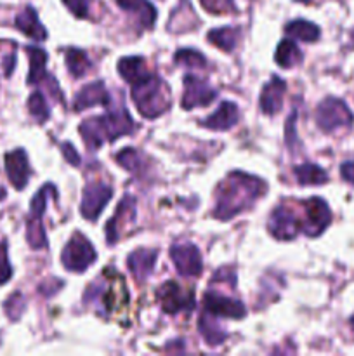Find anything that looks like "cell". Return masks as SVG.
I'll use <instances>...</instances> for the list:
<instances>
[{
	"label": "cell",
	"mask_w": 354,
	"mask_h": 356,
	"mask_svg": "<svg viewBox=\"0 0 354 356\" xmlns=\"http://www.w3.org/2000/svg\"><path fill=\"white\" fill-rule=\"evenodd\" d=\"M266 191V183L250 174L231 172L217 188V204L214 216L222 221L245 211Z\"/></svg>",
	"instance_id": "6da1fadb"
},
{
	"label": "cell",
	"mask_w": 354,
	"mask_h": 356,
	"mask_svg": "<svg viewBox=\"0 0 354 356\" xmlns=\"http://www.w3.org/2000/svg\"><path fill=\"white\" fill-rule=\"evenodd\" d=\"M134 129V120L121 103V106L113 108L110 113L87 118L80 125V134L89 148H99L106 141H115L120 136L130 134Z\"/></svg>",
	"instance_id": "7a4b0ae2"
},
{
	"label": "cell",
	"mask_w": 354,
	"mask_h": 356,
	"mask_svg": "<svg viewBox=\"0 0 354 356\" xmlns=\"http://www.w3.org/2000/svg\"><path fill=\"white\" fill-rule=\"evenodd\" d=\"M132 99L139 113L146 118H156L169 110L170 92L167 83L155 75L132 86Z\"/></svg>",
	"instance_id": "3957f363"
},
{
	"label": "cell",
	"mask_w": 354,
	"mask_h": 356,
	"mask_svg": "<svg viewBox=\"0 0 354 356\" xmlns=\"http://www.w3.org/2000/svg\"><path fill=\"white\" fill-rule=\"evenodd\" d=\"M354 115L347 108V104L342 99L337 97H326L319 103L316 110V122L319 129L325 132H333L340 127H349L353 125Z\"/></svg>",
	"instance_id": "277c9868"
},
{
	"label": "cell",
	"mask_w": 354,
	"mask_h": 356,
	"mask_svg": "<svg viewBox=\"0 0 354 356\" xmlns=\"http://www.w3.org/2000/svg\"><path fill=\"white\" fill-rule=\"evenodd\" d=\"M97 254L96 249L92 247V243L85 238L80 233L69 238V242L66 243L65 250H62V266L69 271H75V273H82L85 271L90 264L96 261Z\"/></svg>",
	"instance_id": "5b68a950"
},
{
	"label": "cell",
	"mask_w": 354,
	"mask_h": 356,
	"mask_svg": "<svg viewBox=\"0 0 354 356\" xmlns=\"http://www.w3.org/2000/svg\"><path fill=\"white\" fill-rule=\"evenodd\" d=\"M158 301L162 305L163 312L169 313V315L180 312H191L194 308V291L170 280L160 287Z\"/></svg>",
	"instance_id": "8992f818"
},
{
	"label": "cell",
	"mask_w": 354,
	"mask_h": 356,
	"mask_svg": "<svg viewBox=\"0 0 354 356\" xmlns=\"http://www.w3.org/2000/svg\"><path fill=\"white\" fill-rule=\"evenodd\" d=\"M135 198L132 195H125L118 204L113 218L106 225V238L113 245L124 236V233L135 222Z\"/></svg>",
	"instance_id": "52a82bcc"
},
{
	"label": "cell",
	"mask_w": 354,
	"mask_h": 356,
	"mask_svg": "<svg viewBox=\"0 0 354 356\" xmlns=\"http://www.w3.org/2000/svg\"><path fill=\"white\" fill-rule=\"evenodd\" d=\"M217 97V90L205 79L196 75L184 76V94L180 104L184 110H191L196 106H207Z\"/></svg>",
	"instance_id": "ba28073f"
},
{
	"label": "cell",
	"mask_w": 354,
	"mask_h": 356,
	"mask_svg": "<svg viewBox=\"0 0 354 356\" xmlns=\"http://www.w3.org/2000/svg\"><path fill=\"white\" fill-rule=\"evenodd\" d=\"M305 216L302 219V232L307 236H318L328 228L332 221V212L323 198H309L304 202Z\"/></svg>",
	"instance_id": "9c48e42d"
},
{
	"label": "cell",
	"mask_w": 354,
	"mask_h": 356,
	"mask_svg": "<svg viewBox=\"0 0 354 356\" xmlns=\"http://www.w3.org/2000/svg\"><path fill=\"white\" fill-rule=\"evenodd\" d=\"M170 259L183 277H198L203 271L201 254L193 243H174L170 247Z\"/></svg>",
	"instance_id": "30bf717a"
},
{
	"label": "cell",
	"mask_w": 354,
	"mask_h": 356,
	"mask_svg": "<svg viewBox=\"0 0 354 356\" xmlns=\"http://www.w3.org/2000/svg\"><path fill=\"white\" fill-rule=\"evenodd\" d=\"M113 197V190L104 183H90L87 184L82 195V205H80V212L89 221H96L110 198Z\"/></svg>",
	"instance_id": "8fae6325"
},
{
	"label": "cell",
	"mask_w": 354,
	"mask_h": 356,
	"mask_svg": "<svg viewBox=\"0 0 354 356\" xmlns=\"http://www.w3.org/2000/svg\"><path fill=\"white\" fill-rule=\"evenodd\" d=\"M267 229L276 240H292L302 229V221L288 207L274 209L267 221Z\"/></svg>",
	"instance_id": "7c38bea8"
},
{
	"label": "cell",
	"mask_w": 354,
	"mask_h": 356,
	"mask_svg": "<svg viewBox=\"0 0 354 356\" xmlns=\"http://www.w3.org/2000/svg\"><path fill=\"white\" fill-rule=\"evenodd\" d=\"M203 308L205 312L214 315L215 318H235L239 320L246 315V308L239 301L226 296L217 294V292H207L203 296Z\"/></svg>",
	"instance_id": "4fadbf2b"
},
{
	"label": "cell",
	"mask_w": 354,
	"mask_h": 356,
	"mask_svg": "<svg viewBox=\"0 0 354 356\" xmlns=\"http://www.w3.org/2000/svg\"><path fill=\"white\" fill-rule=\"evenodd\" d=\"M6 172L9 181L16 190H23L30 179V163H28L26 152L21 148L14 149V152L7 153L6 155Z\"/></svg>",
	"instance_id": "5bb4252c"
},
{
	"label": "cell",
	"mask_w": 354,
	"mask_h": 356,
	"mask_svg": "<svg viewBox=\"0 0 354 356\" xmlns=\"http://www.w3.org/2000/svg\"><path fill=\"white\" fill-rule=\"evenodd\" d=\"M73 106L76 111L87 110L92 106H110V94L103 82L87 83L82 90L75 96Z\"/></svg>",
	"instance_id": "9a60e30c"
},
{
	"label": "cell",
	"mask_w": 354,
	"mask_h": 356,
	"mask_svg": "<svg viewBox=\"0 0 354 356\" xmlns=\"http://www.w3.org/2000/svg\"><path fill=\"white\" fill-rule=\"evenodd\" d=\"M285 90H287V82L280 76H273L269 82L264 86L260 92V110L266 115H274L283 106Z\"/></svg>",
	"instance_id": "2e32d148"
},
{
	"label": "cell",
	"mask_w": 354,
	"mask_h": 356,
	"mask_svg": "<svg viewBox=\"0 0 354 356\" xmlns=\"http://www.w3.org/2000/svg\"><path fill=\"white\" fill-rule=\"evenodd\" d=\"M158 252L153 249H137L128 256L127 266L137 282H144L151 275Z\"/></svg>",
	"instance_id": "e0dca14e"
},
{
	"label": "cell",
	"mask_w": 354,
	"mask_h": 356,
	"mask_svg": "<svg viewBox=\"0 0 354 356\" xmlns=\"http://www.w3.org/2000/svg\"><path fill=\"white\" fill-rule=\"evenodd\" d=\"M238 106H236L235 103L224 101V103L217 108L215 113H212L210 117L205 118L203 127L210 129V131H228V129H231L233 125L238 122Z\"/></svg>",
	"instance_id": "ac0fdd59"
},
{
	"label": "cell",
	"mask_w": 354,
	"mask_h": 356,
	"mask_svg": "<svg viewBox=\"0 0 354 356\" xmlns=\"http://www.w3.org/2000/svg\"><path fill=\"white\" fill-rule=\"evenodd\" d=\"M16 28L24 33L26 37L33 38V40H45L47 38V30L42 26L40 19H38L37 13L31 6L24 7L19 14L16 16Z\"/></svg>",
	"instance_id": "d6986e66"
},
{
	"label": "cell",
	"mask_w": 354,
	"mask_h": 356,
	"mask_svg": "<svg viewBox=\"0 0 354 356\" xmlns=\"http://www.w3.org/2000/svg\"><path fill=\"white\" fill-rule=\"evenodd\" d=\"M118 6L135 16L142 28H153L156 21V9L149 0H117Z\"/></svg>",
	"instance_id": "ffe728a7"
},
{
	"label": "cell",
	"mask_w": 354,
	"mask_h": 356,
	"mask_svg": "<svg viewBox=\"0 0 354 356\" xmlns=\"http://www.w3.org/2000/svg\"><path fill=\"white\" fill-rule=\"evenodd\" d=\"M118 72L132 86L151 75L148 65H146V59L141 58V56H128V58L120 59L118 61Z\"/></svg>",
	"instance_id": "44dd1931"
},
{
	"label": "cell",
	"mask_w": 354,
	"mask_h": 356,
	"mask_svg": "<svg viewBox=\"0 0 354 356\" xmlns=\"http://www.w3.org/2000/svg\"><path fill=\"white\" fill-rule=\"evenodd\" d=\"M26 54L28 59H30V73H28L26 82L30 83V86L42 83L45 76L49 75L47 70H45V65H47V54H45L44 49L35 47V45H28Z\"/></svg>",
	"instance_id": "7402d4cb"
},
{
	"label": "cell",
	"mask_w": 354,
	"mask_h": 356,
	"mask_svg": "<svg viewBox=\"0 0 354 356\" xmlns=\"http://www.w3.org/2000/svg\"><path fill=\"white\" fill-rule=\"evenodd\" d=\"M198 329H200L201 336H203V339L207 341V344H210V346H219V344L224 343L226 337H228L224 330L219 327L215 316L207 312H205L203 315L200 316V320H198Z\"/></svg>",
	"instance_id": "603a6c76"
},
{
	"label": "cell",
	"mask_w": 354,
	"mask_h": 356,
	"mask_svg": "<svg viewBox=\"0 0 354 356\" xmlns=\"http://www.w3.org/2000/svg\"><path fill=\"white\" fill-rule=\"evenodd\" d=\"M274 59L281 68H294L302 61V52L292 38H285L278 44Z\"/></svg>",
	"instance_id": "cb8c5ba5"
},
{
	"label": "cell",
	"mask_w": 354,
	"mask_h": 356,
	"mask_svg": "<svg viewBox=\"0 0 354 356\" xmlns=\"http://www.w3.org/2000/svg\"><path fill=\"white\" fill-rule=\"evenodd\" d=\"M238 38H239V30L238 28H231V26L215 28V30L208 31L207 35V40L210 42V44H214L215 47L222 49V51L226 52H231L233 49L236 47Z\"/></svg>",
	"instance_id": "d4e9b609"
},
{
	"label": "cell",
	"mask_w": 354,
	"mask_h": 356,
	"mask_svg": "<svg viewBox=\"0 0 354 356\" xmlns=\"http://www.w3.org/2000/svg\"><path fill=\"white\" fill-rule=\"evenodd\" d=\"M285 33L290 38H297L302 42H316L321 31L314 23H309L305 19H295L285 26Z\"/></svg>",
	"instance_id": "484cf974"
},
{
	"label": "cell",
	"mask_w": 354,
	"mask_h": 356,
	"mask_svg": "<svg viewBox=\"0 0 354 356\" xmlns=\"http://www.w3.org/2000/svg\"><path fill=\"white\" fill-rule=\"evenodd\" d=\"M294 174L298 183L304 184V186H309V184L318 186V184H325L328 181V174L316 163H302V165L295 167Z\"/></svg>",
	"instance_id": "4316f807"
},
{
	"label": "cell",
	"mask_w": 354,
	"mask_h": 356,
	"mask_svg": "<svg viewBox=\"0 0 354 356\" xmlns=\"http://www.w3.org/2000/svg\"><path fill=\"white\" fill-rule=\"evenodd\" d=\"M66 66H68V72L78 79L92 68V63L87 58L85 52L80 51V49H68L66 51Z\"/></svg>",
	"instance_id": "83f0119b"
},
{
	"label": "cell",
	"mask_w": 354,
	"mask_h": 356,
	"mask_svg": "<svg viewBox=\"0 0 354 356\" xmlns=\"http://www.w3.org/2000/svg\"><path fill=\"white\" fill-rule=\"evenodd\" d=\"M26 240L28 245L33 250L45 249L47 247V236H45L44 225H42V219H30L26 221Z\"/></svg>",
	"instance_id": "f1b7e54d"
},
{
	"label": "cell",
	"mask_w": 354,
	"mask_h": 356,
	"mask_svg": "<svg viewBox=\"0 0 354 356\" xmlns=\"http://www.w3.org/2000/svg\"><path fill=\"white\" fill-rule=\"evenodd\" d=\"M47 197H56V188L52 184H45L38 190V193L35 195L33 200L30 205V219H42L44 218V212L47 209Z\"/></svg>",
	"instance_id": "f546056e"
},
{
	"label": "cell",
	"mask_w": 354,
	"mask_h": 356,
	"mask_svg": "<svg viewBox=\"0 0 354 356\" xmlns=\"http://www.w3.org/2000/svg\"><path fill=\"white\" fill-rule=\"evenodd\" d=\"M28 111H30L31 117L37 122L44 124L51 117V110H49L47 103H45V97L40 90H35L30 97H28Z\"/></svg>",
	"instance_id": "4dcf8cb0"
},
{
	"label": "cell",
	"mask_w": 354,
	"mask_h": 356,
	"mask_svg": "<svg viewBox=\"0 0 354 356\" xmlns=\"http://www.w3.org/2000/svg\"><path fill=\"white\" fill-rule=\"evenodd\" d=\"M174 61L180 66H191V68H205L207 66V59L201 52L194 51V49H180L176 56Z\"/></svg>",
	"instance_id": "1f68e13d"
},
{
	"label": "cell",
	"mask_w": 354,
	"mask_h": 356,
	"mask_svg": "<svg viewBox=\"0 0 354 356\" xmlns=\"http://www.w3.org/2000/svg\"><path fill=\"white\" fill-rule=\"evenodd\" d=\"M117 162L120 163L124 169H127L128 172H139L142 167L141 156H139V153L132 148L121 149L117 155Z\"/></svg>",
	"instance_id": "d6a6232c"
},
{
	"label": "cell",
	"mask_w": 354,
	"mask_h": 356,
	"mask_svg": "<svg viewBox=\"0 0 354 356\" xmlns=\"http://www.w3.org/2000/svg\"><path fill=\"white\" fill-rule=\"evenodd\" d=\"M24 306H26L24 298L19 294V292H16V294H12L9 299H7L3 308H6L7 316H9L10 320H17L21 316V313L24 312Z\"/></svg>",
	"instance_id": "836d02e7"
},
{
	"label": "cell",
	"mask_w": 354,
	"mask_h": 356,
	"mask_svg": "<svg viewBox=\"0 0 354 356\" xmlns=\"http://www.w3.org/2000/svg\"><path fill=\"white\" fill-rule=\"evenodd\" d=\"M12 277V266L9 263V256H7V242L2 240L0 242V285L7 284Z\"/></svg>",
	"instance_id": "e575fe53"
},
{
	"label": "cell",
	"mask_w": 354,
	"mask_h": 356,
	"mask_svg": "<svg viewBox=\"0 0 354 356\" xmlns=\"http://www.w3.org/2000/svg\"><path fill=\"white\" fill-rule=\"evenodd\" d=\"M201 6L214 14H224L231 13L235 9V0H200Z\"/></svg>",
	"instance_id": "d590c367"
},
{
	"label": "cell",
	"mask_w": 354,
	"mask_h": 356,
	"mask_svg": "<svg viewBox=\"0 0 354 356\" xmlns=\"http://www.w3.org/2000/svg\"><path fill=\"white\" fill-rule=\"evenodd\" d=\"M62 2L76 17H82V19L89 17L92 0H62Z\"/></svg>",
	"instance_id": "8d00e7d4"
},
{
	"label": "cell",
	"mask_w": 354,
	"mask_h": 356,
	"mask_svg": "<svg viewBox=\"0 0 354 356\" xmlns=\"http://www.w3.org/2000/svg\"><path fill=\"white\" fill-rule=\"evenodd\" d=\"M61 152H62V156L66 159V162H69L71 165H75V167H80L82 159H80V155L76 153V149L73 148V145H69V143H62Z\"/></svg>",
	"instance_id": "74e56055"
},
{
	"label": "cell",
	"mask_w": 354,
	"mask_h": 356,
	"mask_svg": "<svg viewBox=\"0 0 354 356\" xmlns=\"http://www.w3.org/2000/svg\"><path fill=\"white\" fill-rule=\"evenodd\" d=\"M340 174H342V179L346 183L353 184L354 186V162H346L340 167Z\"/></svg>",
	"instance_id": "f35d334b"
},
{
	"label": "cell",
	"mask_w": 354,
	"mask_h": 356,
	"mask_svg": "<svg viewBox=\"0 0 354 356\" xmlns=\"http://www.w3.org/2000/svg\"><path fill=\"white\" fill-rule=\"evenodd\" d=\"M3 63H6V75H10L14 70V63H16V56L10 54L9 58H6V61Z\"/></svg>",
	"instance_id": "ab89813d"
},
{
	"label": "cell",
	"mask_w": 354,
	"mask_h": 356,
	"mask_svg": "<svg viewBox=\"0 0 354 356\" xmlns=\"http://www.w3.org/2000/svg\"><path fill=\"white\" fill-rule=\"evenodd\" d=\"M351 47H354V30L351 31Z\"/></svg>",
	"instance_id": "60d3db41"
},
{
	"label": "cell",
	"mask_w": 354,
	"mask_h": 356,
	"mask_svg": "<svg viewBox=\"0 0 354 356\" xmlns=\"http://www.w3.org/2000/svg\"><path fill=\"white\" fill-rule=\"evenodd\" d=\"M2 198H6V191H2V188H0V200H2Z\"/></svg>",
	"instance_id": "b9f144b4"
},
{
	"label": "cell",
	"mask_w": 354,
	"mask_h": 356,
	"mask_svg": "<svg viewBox=\"0 0 354 356\" xmlns=\"http://www.w3.org/2000/svg\"><path fill=\"white\" fill-rule=\"evenodd\" d=\"M351 327H353V330H354V315H353V318H351Z\"/></svg>",
	"instance_id": "7bdbcfd3"
},
{
	"label": "cell",
	"mask_w": 354,
	"mask_h": 356,
	"mask_svg": "<svg viewBox=\"0 0 354 356\" xmlns=\"http://www.w3.org/2000/svg\"><path fill=\"white\" fill-rule=\"evenodd\" d=\"M297 2H307V0H297Z\"/></svg>",
	"instance_id": "ee69618b"
}]
</instances>
